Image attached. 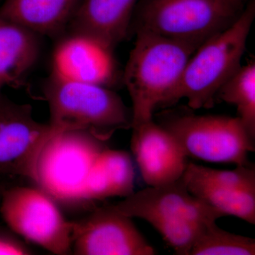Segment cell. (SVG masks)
<instances>
[{"mask_svg": "<svg viewBox=\"0 0 255 255\" xmlns=\"http://www.w3.org/2000/svg\"><path fill=\"white\" fill-rule=\"evenodd\" d=\"M123 74L132 102V126L153 119L177 87L199 47L148 32H138ZM131 126V127H132Z\"/></svg>", "mask_w": 255, "mask_h": 255, "instance_id": "6da1fadb", "label": "cell"}, {"mask_svg": "<svg viewBox=\"0 0 255 255\" xmlns=\"http://www.w3.org/2000/svg\"><path fill=\"white\" fill-rule=\"evenodd\" d=\"M53 133L83 130L107 141L131 128L132 110L110 87L75 81L52 70L43 86Z\"/></svg>", "mask_w": 255, "mask_h": 255, "instance_id": "7a4b0ae2", "label": "cell"}, {"mask_svg": "<svg viewBox=\"0 0 255 255\" xmlns=\"http://www.w3.org/2000/svg\"><path fill=\"white\" fill-rule=\"evenodd\" d=\"M255 16V1L226 30L202 43L188 60L163 107L185 99L193 110L211 108L221 87L239 70Z\"/></svg>", "mask_w": 255, "mask_h": 255, "instance_id": "3957f363", "label": "cell"}, {"mask_svg": "<svg viewBox=\"0 0 255 255\" xmlns=\"http://www.w3.org/2000/svg\"><path fill=\"white\" fill-rule=\"evenodd\" d=\"M243 0H138L129 36L138 32L199 47L239 18Z\"/></svg>", "mask_w": 255, "mask_h": 255, "instance_id": "277c9868", "label": "cell"}, {"mask_svg": "<svg viewBox=\"0 0 255 255\" xmlns=\"http://www.w3.org/2000/svg\"><path fill=\"white\" fill-rule=\"evenodd\" d=\"M187 157L213 163L246 165L255 140L238 117L166 112L158 122Z\"/></svg>", "mask_w": 255, "mask_h": 255, "instance_id": "5b68a950", "label": "cell"}, {"mask_svg": "<svg viewBox=\"0 0 255 255\" xmlns=\"http://www.w3.org/2000/svg\"><path fill=\"white\" fill-rule=\"evenodd\" d=\"M105 141L83 130L53 133L42 149L35 183L55 201H85L87 176L104 149Z\"/></svg>", "mask_w": 255, "mask_h": 255, "instance_id": "8992f818", "label": "cell"}, {"mask_svg": "<svg viewBox=\"0 0 255 255\" xmlns=\"http://www.w3.org/2000/svg\"><path fill=\"white\" fill-rule=\"evenodd\" d=\"M0 214L19 237L53 254L72 252L73 222L65 219L55 200L41 188L1 189Z\"/></svg>", "mask_w": 255, "mask_h": 255, "instance_id": "52a82bcc", "label": "cell"}, {"mask_svg": "<svg viewBox=\"0 0 255 255\" xmlns=\"http://www.w3.org/2000/svg\"><path fill=\"white\" fill-rule=\"evenodd\" d=\"M52 135L49 124L33 118L31 105L16 103L0 94V175L35 182L37 161Z\"/></svg>", "mask_w": 255, "mask_h": 255, "instance_id": "ba28073f", "label": "cell"}, {"mask_svg": "<svg viewBox=\"0 0 255 255\" xmlns=\"http://www.w3.org/2000/svg\"><path fill=\"white\" fill-rule=\"evenodd\" d=\"M72 252L78 255H153L155 251L131 218L114 206L73 222Z\"/></svg>", "mask_w": 255, "mask_h": 255, "instance_id": "9c48e42d", "label": "cell"}, {"mask_svg": "<svg viewBox=\"0 0 255 255\" xmlns=\"http://www.w3.org/2000/svg\"><path fill=\"white\" fill-rule=\"evenodd\" d=\"M114 206L131 219L145 221L159 218L209 224L223 217L219 211L189 192L182 178L168 185L147 187L134 191Z\"/></svg>", "mask_w": 255, "mask_h": 255, "instance_id": "30bf717a", "label": "cell"}, {"mask_svg": "<svg viewBox=\"0 0 255 255\" xmlns=\"http://www.w3.org/2000/svg\"><path fill=\"white\" fill-rule=\"evenodd\" d=\"M131 129L132 152L147 187L179 181L187 168L188 157L173 135L153 119Z\"/></svg>", "mask_w": 255, "mask_h": 255, "instance_id": "8fae6325", "label": "cell"}, {"mask_svg": "<svg viewBox=\"0 0 255 255\" xmlns=\"http://www.w3.org/2000/svg\"><path fill=\"white\" fill-rule=\"evenodd\" d=\"M138 0H82L69 23L68 35L83 37L113 53L129 36Z\"/></svg>", "mask_w": 255, "mask_h": 255, "instance_id": "7c38bea8", "label": "cell"}, {"mask_svg": "<svg viewBox=\"0 0 255 255\" xmlns=\"http://www.w3.org/2000/svg\"><path fill=\"white\" fill-rule=\"evenodd\" d=\"M115 70L112 53L83 37L68 35L53 53L52 70L75 81L110 87Z\"/></svg>", "mask_w": 255, "mask_h": 255, "instance_id": "4fadbf2b", "label": "cell"}, {"mask_svg": "<svg viewBox=\"0 0 255 255\" xmlns=\"http://www.w3.org/2000/svg\"><path fill=\"white\" fill-rule=\"evenodd\" d=\"M81 0H5L0 16L39 36L58 38L67 31Z\"/></svg>", "mask_w": 255, "mask_h": 255, "instance_id": "5bb4252c", "label": "cell"}, {"mask_svg": "<svg viewBox=\"0 0 255 255\" xmlns=\"http://www.w3.org/2000/svg\"><path fill=\"white\" fill-rule=\"evenodd\" d=\"M39 35L0 16V94L18 87L39 58Z\"/></svg>", "mask_w": 255, "mask_h": 255, "instance_id": "9a60e30c", "label": "cell"}, {"mask_svg": "<svg viewBox=\"0 0 255 255\" xmlns=\"http://www.w3.org/2000/svg\"><path fill=\"white\" fill-rule=\"evenodd\" d=\"M182 179L189 192L223 216H236L250 224H255V188L222 187L185 175Z\"/></svg>", "mask_w": 255, "mask_h": 255, "instance_id": "2e32d148", "label": "cell"}, {"mask_svg": "<svg viewBox=\"0 0 255 255\" xmlns=\"http://www.w3.org/2000/svg\"><path fill=\"white\" fill-rule=\"evenodd\" d=\"M216 98L233 105L238 118L255 140V63L251 61L239 70L221 87Z\"/></svg>", "mask_w": 255, "mask_h": 255, "instance_id": "e0dca14e", "label": "cell"}, {"mask_svg": "<svg viewBox=\"0 0 255 255\" xmlns=\"http://www.w3.org/2000/svg\"><path fill=\"white\" fill-rule=\"evenodd\" d=\"M255 241L223 230L216 222L206 225L189 255H254Z\"/></svg>", "mask_w": 255, "mask_h": 255, "instance_id": "ac0fdd59", "label": "cell"}, {"mask_svg": "<svg viewBox=\"0 0 255 255\" xmlns=\"http://www.w3.org/2000/svg\"><path fill=\"white\" fill-rule=\"evenodd\" d=\"M96 164L110 188L112 197L126 198L134 192L133 164L127 152L106 147L99 155Z\"/></svg>", "mask_w": 255, "mask_h": 255, "instance_id": "d6986e66", "label": "cell"}, {"mask_svg": "<svg viewBox=\"0 0 255 255\" xmlns=\"http://www.w3.org/2000/svg\"><path fill=\"white\" fill-rule=\"evenodd\" d=\"M146 221L160 234L162 239L173 250L175 254L179 255L190 254L191 248L201 231L207 225L188 220L159 218H152Z\"/></svg>", "mask_w": 255, "mask_h": 255, "instance_id": "ffe728a7", "label": "cell"}, {"mask_svg": "<svg viewBox=\"0 0 255 255\" xmlns=\"http://www.w3.org/2000/svg\"><path fill=\"white\" fill-rule=\"evenodd\" d=\"M183 175L195 178L216 185L234 189L255 188V167L238 165L232 170H223L188 162Z\"/></svg>", "mask_w": 255, "mask_h": 255, "instance_id": "44dd1931", "label": "cell"}, {"mask_svg": "<svg viewBox=\"0 0 255 255\" xmlns=\"http://www.w3.org/2000/svg\"><path fill=\"white\" fill-rule=\"evenodd\" d=\"M32 251L9 228L0 226V255H28Z\"/></svg>", "mask_w": 255, "mask_h": 255, "instance_id": "7402d4cb", "label": "cell"}, {"mask_svg": "<svg viewBox=\"0 0 255 255\" xmlns=\"http://www.w3.org/2000/svg\"><path fill=\"white\" fill-rule=\"evenodd\" d=\"M1 188H0V199H1Z\"/></svg>", "mask_w": 255, "mask_h": 255, "instance_id": "603a6c76", "label": "cell"}]
</instances>
